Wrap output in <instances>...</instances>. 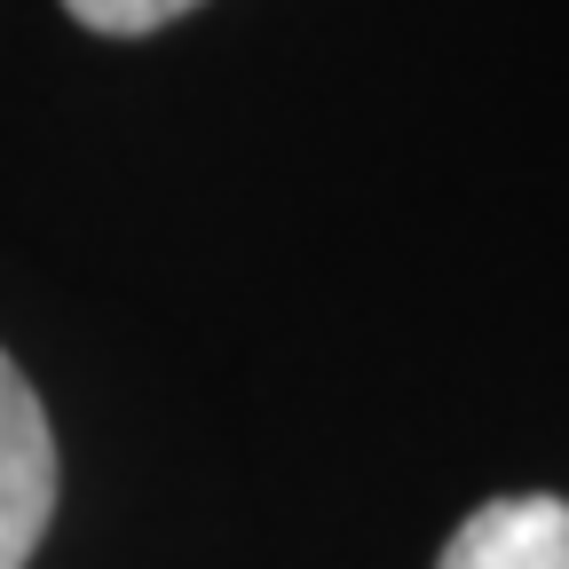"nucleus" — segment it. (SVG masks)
Wrapping results in <instances>:
<instances>
[{
  "label": "nucleus",
  "mask_w": 569,
  "mask_h": 569,
  "mask_svg": "<svg viewBox=\"0 0 569 569\" xmlns=\"http://www.w3.org/2000/svg\"><path fill=\"white\" fill-rule=\"evenodd\" d=\"M56 522V427L40 388L0 348V569H24Z\"/></svg>",
  "instance_id": "1"
},
{
  "label": "nucleus",
  "mask_w": 569,
  "mask_h": 569,
  "mask_svg": "<svg viewBox=\"0 0 569 569\" xmlns=\"http://www.w3.org/2000/svg\"><path fill=\"white\" fill-rule=\"evenodd\" d=\"M436 569H569V498L553 490H507L451 530Z\"/></svg>",
  "instance_id": "2"
},
{
  "label": "nucleus",
  "mask_w": 569,
  "mask_h": 569,
  "mask_svg": "<svg viewBox=\"0 0 569 569\" xmlns=\"http://www.w3.org/2000/svg\"><path fill=\"white\" fill-rule=\"evenodd\" d=\"M63 9H71V24H88V32H103V40H142V32L190 17L198 0H63Z\"/></svg>",
  "instance_id": "3"
}]
</instances>
